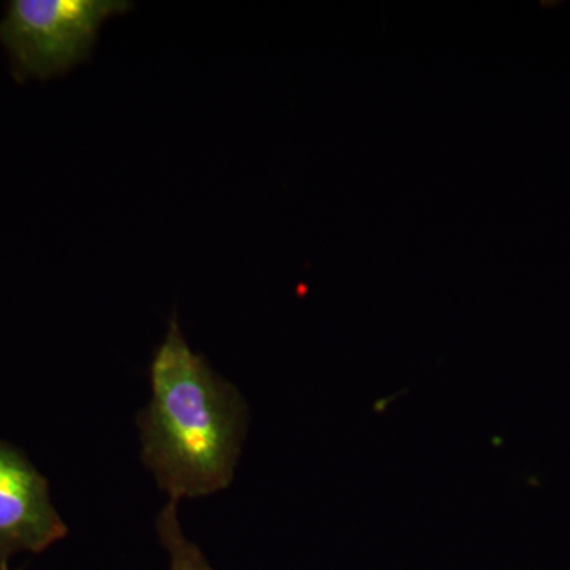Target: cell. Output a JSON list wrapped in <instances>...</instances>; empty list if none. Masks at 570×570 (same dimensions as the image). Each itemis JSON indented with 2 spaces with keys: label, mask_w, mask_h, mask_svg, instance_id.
Listing matches in <instances>:
<instances>
[{
  "label": "cell",
  "mask_w": 570,
  "mask_h": 570,
  "mask_svg": "<svg viewBox=\"0 0 570 570\" xmlns=\"http://www.w3.org/2000/svg\"><path fill=\"white\" fill-rule=\"evenodd\" d=\"M0 570H13L10 568V564H0Z\"/></svg>",
  "instance_id": "cell-5"
},
{
  "label": "cell",
  "mask_w": 570,
  "mask_h": 570,
  "mask_svg": "<svg viewBox=\"0 0 570 570\" xmlns=\"http://www.w3.org/2000/svg\"><path fill=\"white\" fill-rule=\"evenodd\" d=\"M132 9L127 0H11L0 43L18 80H50L89 61L105 22Z\"/></svg>",
  "instance_id": "cell-2"
},
{
  "label": "cell",
  "mask_w": 570,
  "mask_h": 570,
  "mask_svg": "<svg viewBox=\"0 0 570 570\" xmlns=\"http://www.w3.org/2000/svg\"><path fill=\"white\" fill-rule=\"evenodd\" d=\"M179 502L168 501L156 520L157 535L168 553L170 570H214L197 543L184 534Z\"/></svg>",
  "instance_id": "cell-4"
},
{
  "label": "cell",
  "mask_w": 570,
  "mask_h": 570,
  "mask_svg": "<svg viewBox=\"0 0 570 570\" xmlns=\"http://www.w3.org/2000/svg\"><path fill=\"white\" fill-rule=\"evenodd\" d=\"M67 531L47 479L21 450L0 441V564L17 553H41Z\"/></svg>",
  "instance_id": "cell-3"
},
{
  "label": "cell",
  "mask_w": 570,
  "mask_h": 570,
  "mask_svg": "<svg viewBox=\"0 0 570 570\" xmlns=\"http://www.w3.org/2000/svg\"><path fill=\"white\" fill-rule=\"evenodd\" d=\"M151 400L138 414L141 461L168 501L230 485L247 431L245 397L187 343L178 314L149 363Z\"/></svg>",
  "instance_id": "cell-1"
}]
</instances>
